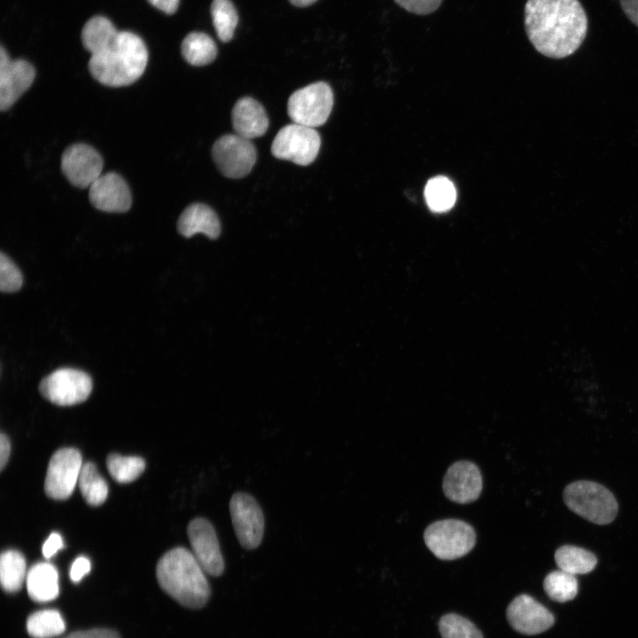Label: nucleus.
<instances>
[{"instance_id": "obj_19", "label": "nucleus", "mask_w": 638, "mask_h": 638, "mask_svg": "<svg viewBox=\"0 0 638 638\" xmlns=\"http://www.w3.org/2000/svg\"><path fill=\"white\" fill-rule=\"evenodd\" d=\"M178 231L185 237L202 233L215 239L221 232V223L215 212L208 206L194 203L181 214L177 222Z\"/></svg>"}, {"instance_id": "obj_29", "label": "nucleus", "mask_w": 638, "mask_h": 638, "mask_svg": "<svg viewBox=\"0 0 638 638\" xmlns=\"http://www.w3.org/2000/svg\"><path fill=\"white\" fill-rule=\"evenodd\" d=\"M213 24L218 38L226 43L231 40L238 21L237 12L230 0H213Z\"/></svg>"}, {"instance_id": "obj_35", "label": "nucleus", "mask_w": 638, "mask_h": 638, "mask_svg": "<svg viewBox=\"0 0 638 638\" xmlns=\"http://www.w3.org/2000/svg\"><path fill=\"white\" fill-rule=\"evenodd\" d=\"M90 562L86 556L77 557L72 564L69 571V577L74 583L80 582L84 575L89 572Z\"/></svg>"}, {"instance_id": "obj_17", "label": "nucleus", "mask_w": 638, "mask_h": 638, "mask_svg": "<svg viewBox=\"0 0 638 638\" xmlns=\"http://www.w3.org/2000/svg\"><path fill=\"white\" fill-rule=\"evenodd\" d=\"M481 490V473L473 463L459 461L447 471L443 479V492L450 501L457 503L474 502Z\"/></svg>"}, {"instance_id": "obj_25", "label": "nucleus", "mask_w": 638, "mask_h": 638, "mask_svg": "<svg viewBox=\"0 0 638 638\" xmlns=\"http://www.w3.org/2000/svg\"><path fill=\"white\" fill-rule=\"evenodd\" d=\"M78 485L83 499L91 506H99L107 498V483L97 472L94 463L87 462L82 464Z\"/></svg>"}, {"instance_id": "obj_36", "label": "nucleus", "mask_w": 638, "mask_h": 638, "mask_svg": "<svg viewBox=\"0 0 638 638\" xmlns=\"http://www.w3.org/2000/svg\"><path fill=\"white\" fill-rule=\"evenodd\" d=\"M63 548L64 544L61 535L58 533H52L43 544L42 552L43 556L49 559Z\"/></svg>"}, {"instance_id": "obj_38", "label": "nucleus", "mask_w": 638, "mask_h": 638, "mask_svg": "<svg viewBox=\"0 0 638 638\" xmlns=\"http://www.w3.org/2000/svg\"><path fill=\"white\" fill-rule=\"evenodd\" d=\"M11 453V442L6 434L1 432L0 435V470H4L8 463Z\"/></svg>"}, {"instance_id": "obj_37", "label": "nucleus", "mask_w": 638, "mask_h": 638, "mask_svg": "<svg viewBox=\"0 0 638 638\" xmlns=\"http://www.w3.org/2000/svg\"><path fill=\"white\" fill-rule=\"evenodd\" d=\"M619 3L628 19L638 27V0H619Z\"/></svg>"}, {"instance_id": "obj_1", "label": "nucleus", "mask_w": 638, "mask_h": 638, "mask_svg": "<svg viewBox=\"0 0 638 638\" xmlns=\"http://www.w3.org/2000/svg\"><path fill=\"white\" fill-rule=\"evenodd\" d=\"M587 13L579 0H527L525 28L535 50L552 58L573 54L586 38Z\"/></svg>"}, {"instance_id": "obj_11", "label": "nucleus", "mask_w": 638, "mask_h": 638, "mask_svg": "<svg viewBox=\"0 0 638 638\" xmlns=\"http://www.w3.org/2000/svg\"><path fill=\"white\" fill-rule=\"evenodd\" d=\"M230 512L240 545L248 550L258 548L264 533V516L258 502L247 493L237 492L230 498Z\"/></svg>"}, {"instance_id": "obj_23", "label": "nucleus", "mask_w": 638, "mask_h": 638, "mask_svg": "<svg viewBox=\"0 0 638 638\" xmlns=\"http://www.w3.org/2000/svg\"><path fill=\"white\" fill-rule=\"evenodd\" d=\"M118 33L110 19L104 16H94L85 23L82 30V42L84 48L90 54H94L108 46Z\"/></svg>"}, {"instance_id": "obj_39", "label": "nucleus", "mask_w": 638, "mask_h": 638, "mask_svg": "<svg viewBox=\"0 0 638 638\" xmlns=\"http://www.w3.org/2000/svg\"><path fill=\"white\" fill-rule=\"evenodd\" d=\"M152 5L167 14H173L178 8L180 0H147Z\"/></svg>"}, {"instance_id": "obj_18", "label": "nucleus", "mask_w": 638, "mask_h": 638, "mask_svg": "<svg viewBox=\"0 0 638 638\" xmlns=\"http://www.w3.org/2000/svg\"><path fill=\"white\" fill-rule=\"evenodd\" d=\"M231 118L235 134L249 140L263 136L268 128L264 107L250 97H241L236 102Z\"/></svg>"}, {"instance_id": "obj_9", "label": "nucleus", "mask_w": 638, "mask_h": 638, "mask_svg": "<svg viewBox=\"0 0 638 638\" xmlns=\"http://www.w3.org/2000/svg\"><path fill=\"white\" fill-rule=\"evenodd\" d=\"M212 155L221 173L234 179L247 175L256 161L253 144L237 134L218 138L213 145Z\"/></svg>"}, {"instance_id": "obj_2", "label": "nucleus", "mask_w": 638, "mask_h": 638, "mask_svg": "<svg viewBox=\"0 0 638 638\" xmlns=\"http://www.w3.org/2000/svg\"><path fill=\"white\" fill-rule=\"evenodd\" d=\"M205 572L193 553L183 547L167 551L156 567L162 590L191 609L204 607L210 598L211 588Z\"/></svg>"}, {"instance_id": "obj_3", "label": "nucleus", "mask_w": 638, "mask_h": 638, "mask_svg": "<svg viewBox=\"0 0 638 638\" xmlns=\"http://www.w3.org/2000/svg\"><path fill=\"white\" fill-rule=\"evenodd\" d=\"M148 51L144 41L129 31H119L114 40L91 54L89 70L100 83L110 87L129 85L144 74Z\"/></svg>"}, {"instance_id": "obj_12", "label": "nucleus", "mask_w": 638, "mask_h": 638, "mask_svg": "<svg viewBox=\"0 0 638 638\" xmlns=\"http://www.w3.org/2000/svg\"><path fill=\"white\" fill-rule=\"evenodd\" d=\"M187 534L196 559L209 575L221 576L224 561L213 525L204 517L192 519L187 526Z\"/></svg>"}, {"instance_id": "obj_16", "label": "nucleus", "mask_w": 638, "mask_h": 638, "mask_svg": "<svg viewBox=\"0 0 638 638\" xmlns=\"http://www.w3.org/2000/svg\"><path fill=\"white\" fill-rule=\"evenodd\" d=\"M89 189V201L98 210L124 213L131 206L130 190L125 180L116 173L101 175Z\"/></svg>"}, {"instance_id": "obj_13", "label": "nucleus", "mask_w": 638, "mask_h": 638, "mask_svg": "<svg viewBox=\"0 0 638 638\" xmlns=\"http://www.w3.org/2000/svg\"><path fill=\"white\" fill-rule=\"evenodd\" d=\"M61 169L73 185L89 188L102 175L103 160L93 147L85 144H75L63 152Z\"/></svg>"}, {"instance_id": "obj_10", "label": "nucleus", "mask_w": 638, "mask_h": 638, "mask_svg": "<svg viewBox=\"0 0 638 638\" xmlns=\"http://www.w3.org/2000/svg\"><path fill=\"white\" fill-rule=\"evenodd\" d=\"M82 467L81 452L74 447L57 450L51 457L44 480L49 498L66 500L73 494Z\"/></svg>"}, {"instance_id": "obj_40", "label": "nucleus", "mask_w": 638, "mask_h": 638, "mask_svg": "<svg viewBox=\"0 0 638 638\" xmlns=\"http://www.w3.org/2000/svg\"><path fill=\"white\" fill-rule=\"evenodd\" d=\"M293 5L304 7L314 4L316 0H289Z\"/></svg>"}, {"instance_id": "obj_21", "label": "nucleus", "mask_w": 638, "mask_h": 638, "mask_svg": "<svg viewBox=\"0 0 638 638\" xmlns=\"http://www.w3.org/2000/svg\"><path fill=\"white\" fill-rule=\"evenodd\" d=\"M27 564L23 554L15 549H8L0 557V581L7 593L19 591L27 578Z\"/></svg>"}, {"instance_id": "obj_4", "label": "nucleus", "mask_w": 638, "mask_h": 638, "mask_svg": "<svg viewBox=\"0 0 638 638\" xmlns=\"http://www.w3.org/2000/svg\"><path fill=\"white\" fill-rule=\"evenodd\" d=\"M563 499L572 512L596 525L611 523L618 513V502L613 494L594 481L572 482L564 488Z\"/></svg>"}, {"instance_id": "obj_31", "label": "nucleus", "mask_w": 638, "mask_h": 638, "mask_svg": "<svg viewBox=\"0 0 638 638\" xmlns=\"http://www.w3.org/2000/svg\"><path fill=\"white\" fill-rule=\"evenodd\" d=\"M442 638H483L481 632L469 619L455 613H447L439 621Z\"/></svg>"}, {"instance_id": "obj_32", "label": "nucleus", "mask_w": 638, "mask_h": 638, "mask_svg": "<svg viewBox=\"0 0 638 638\" xmlns=\"http://www.w3.org/2000/svg\"><path fill=\"white\" fill-rule=\"evenodd\" d=\"M23 283L22 274L15 263L4 253L0 255V290L3 292H15Z\"/></svg>"}, {"instance_id": "obj_8", "label": "nucleus", "mask_w": 638, "mask_h": 638, "mask_svg": "<svg viewBox=\"0 0 638 638\" xmlns=\"http://www.w3.org/2000/svg\"><path fill=\"white\" fill-rule=\"evenodd\" d=\"M92 390V380L84 371L61 368L42 379L41 394L58 406H73L88 399Z\"/></svg>"}, {"instance_id": "obj_20", "label": "nucleus", "mask_w": 638, "mask_h": 638, "mask_svg": "<svg viewBox=\"0 0 638 638\" xmlns=\"http://www.w3.org/2000/svg\"><path fill=\"white\" fill-rule=\"evenodd\" d=\"M26 585L28 595L35 602L52 601L59 593L58 571L51 563H37L27 571Z\"/></svg>"}, {"instance_id": "obj_22", "label": "nucleus", "mask_w": 638, "mask_h": 638, "mask_svg": "<svg viewBox=\"0 0 638 638\" xmlns=\"http://www.w3.org/2000/svg\"><path fill=\"white\" fill-rule=\"evenodd\" d=\"M555 562L559 570L576 575L593 571L597 564V558L592 552L583 548L564 545L556 550Z\"/></svg>"}, {"instance_id": "obj_14", "label": "nucleus", "mask_w": 638, "mask_h": 638, "mask_svg": "<svg viewBox=\"0 0 638 638\" xmlns=\"http://www.w3.org/2000/svg\"><path fill=\"white\" fill-rule=\"evenodd\" d=\"M35 77L34 66L24 59L10 58L0 50V109L6 111L29 89Z\"/></svg>"}, {"instance_id": "obj_26", "label": "nucleus", "mask_w": 638, "mask_h": 638, "mask_svg": "<svg viewBox=\"0 0 638 638\" xmlns=\"http://www.w3.org/2000/svg\"><path fill=\"white\" fill-rule=\"evenodd\" d=\"M27 631L32 638H53L66 630V623L56 610H42L28 616Z\"/></svg>"}, {"instance_id": "obj_7", "label": "nucleus", "mask_w": 638, "mask_h": 638, "mask_svg": "<svg viewBox=\"0 0 638 638\" xmlns=\"http://www.w3.org/2000/svg\"><path fill=\"white\" fill-rule=\"evenodd\" d=\"M320 146L321 137L314 128L293 122L277 132L271 152L277 159L307 166L315 160Z\"/></svg>"}, {"instance_id": "obj_5", "label": "nucleus", "mask_w": 638, "mask_h": 638, "mask_svg": "<svg viewBox=\"0 0 638 638\" xmlns=\"http://www.w3.org/2000/svg\"><path fill=\"white\" fill-rule=\"evenodd\" d=\"M424 539L433 555L442 560H454L468 554L474 547V529L459 519H444L431 524Z\"/></svg>"}, {"instance_id": "obj_24", "label": "nucleus", "mask_w": 638, "mask_h": 638, "mask_svg": "<svg viewBox=\"0 0 638 638\" xmlns=\"http://www.w3.org/2000/svg\"><path fill=\"white\" fill-rule=\"evenodd\" d=\"M183 58L192 66H206L217 55V47L214 40L202 32H191L183 39L181 45Z\"/></svg>"}, {"instance_id": "obj_33", "label": "nucleus", "mask_w": 638, "mask_h": 638, "mask_svg": "<svg viewBox=\"0 0 638 638\" xmlns=\"http://www.w3.org/2000/svg\"><path fill=\"white\" fill-rule=\"evenodd\" d=\"M442 0H394V2L406 11L418 14L427 15L435 12Z\"/></svg>"}, {"instance_id": "obj_6", "label": "nucleus", "mask_w": 638, "mask_h": 638, "mask_svg": "<svg viewBox=\"0 0 638 638\" xmlns=\"http://www.w3.org/2000/svg\"><path fill=\"white\" fill-rule=\"evenodd\" d=\"M333 106V92L324 82H316L294 91L289 97L287 111L294 123L310 128L322 126Z\"/></svg>"}, {"instance_id": "obj_15", "label": "nucleus", "mask_w": 638, "mask_h": 638, "mask_svg": "<svg viewBox=\"0 0 638 638\" xmlns=\"http://www.w3.org/2000/svg\"><path fill=\"white\" fill-rule=\"evenodd\" d=\"M507 619L511 627L527 635L541 634L554 624L553 614L528 595H520L509 604Z\"/></svg>"}, {"instance_id": "obj_34", "label": "nucleus", "mask_w": 638, "mask_h": 638, "mask_svg": "<svg viewBox=\"0 0 638 638\" xmlns=\"http://www.w3.org/2000/svg\"><path fill=\"white\" fill-rule=\"evenodd\" d=\"M64 638H120L119 634L108 628H93L69 634Z\"/></svg>"}, {"instance_id": "obj_28", "label": "nucleus", "mask_w": 638, "mask_h": 638, "mask_svg": "<svg viewBox=\"0 0 638 638\" xmlns=\"http://www.w3.org/2000/svg\"><path fill=\"white\" fill-rule=\"evenodd\" d=\"M107 470L118 483H130L136 480L145 469V461L139 456H122L112 453L106 459Z\"/></svg>"}, {"instance_id": "obj_27", "label": "nucleus", "mask_w": 638, "mask_h": 638, "mask_svg": "<svg viewBox=\"0 0 638 638\" xmlns=\"http://www.w3.org/2000/svg\"><path fill=\"white\" fill-rule=\"evenodd\" d=\"M424 197L432 211L442 213L452 208L456 199V191L449 179L445 176H436L427 182Z\"/></svg>"}, {"instance_id": "obj_30", "label": "nucleus", "mask_w": 638, "mask_h": 638, "mask_svg": "<svg viewBox=\"0 0 638 638\" xmlns=\"http://www.w3.org/2000/svg\"><path fill=\"white\" fill-rule=\"evenodd\" d=\"M543 588L550 599L558 603L572 600L578 593L575 575L564 571H553L544 579Z\"/></svg>"}]
</instances>
